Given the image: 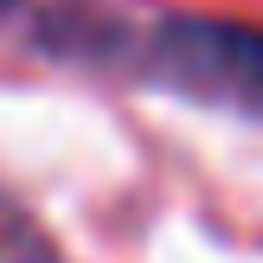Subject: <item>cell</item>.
<instances>
[{"label":"cell","mask_w":263,"mask_h":263,"mask_svg":"<svg viewBox=\"0 0 263 263\" xmlns=\"http://www.w3.org/2000/svg\"><path fill=\"white\" fill-rule=\"evenodd\" d=\"M7 32L90 71H128L141 84L263 116V26L212 13H116L90 0H13Z\"/></svg>","instance_id":"1"}]
</instances>
